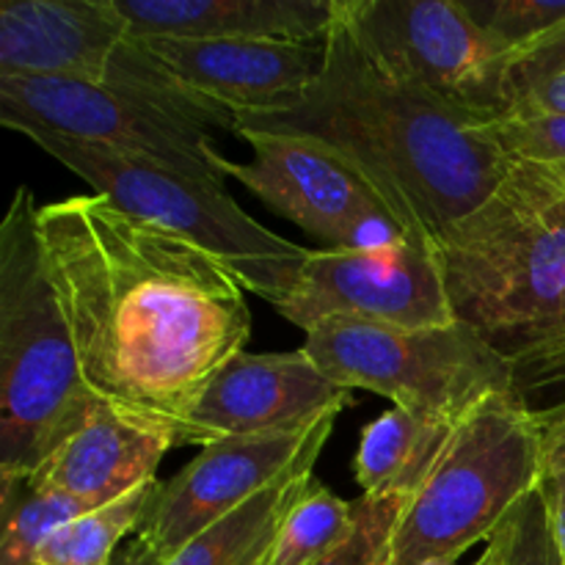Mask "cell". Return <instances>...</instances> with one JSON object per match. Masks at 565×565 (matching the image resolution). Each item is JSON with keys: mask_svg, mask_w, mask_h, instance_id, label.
<instances>
[{"mask_svg": "<svg viewBox=\"0 0 565 565\" xmlns=\"http://www.w3.org/2000/svg\"><path fill=\"white\" fill-rule=\"evenodd\" d=\"M47 268L94 401L188 447V417L252 340L241 281L99 193L39 207Z\"/></svg>", "mask_w": 565, "mask_h": 565, "instance_id": "1", "label": "cell"}, {"mask_svg": "<svg viewBox=\"0 0 565 565\" xmlns=\"http://www.w3.org/2000/svg\"><path fill=\"white\" fill-rule=\"evenodd\" d=\"M237 130L285 132L329 147L381 193L408 241L434 254L511 169L489 121L406 81L370 53L345 0H337L326 33L323 75L274 114L237 116Z\"/></svg>", "mask_w": 565, "mask_h": 565, "instance_id": "2", "label": "cell"}, {"mask_svg": "<svg viewBox=\"0 0 565 565\" xmlns=\"http://www.w3.org/2000/svg\"><path fill=\"white\" fill-rule=\"evenodd\" d=\"M97 406L50 276L39 207L17 185L0 224V486L31 478Z\"/></svg>", "mask_w": 565, "mask_h": 565, "instance_id": "3", "label": "cell"}, {"mask_svg": "<svg viewBox=\"0 0 565 565\" xmlns=\"http://www.w3.org/2000/svg\"><path fill=\"white\" fill-rule=\"evenodd\" d=\"M456 318L505 356L565 292V169L511 160L500 185L436 248Z\"/></svg>", "mask_w": 565, "mask_h": 565, "instance_id": "4", "label": "cell"}, {"mask_svg": "<svg viewBox=\"0 0 565 565\" xmlns=\"http://www.w3.org/2000/svg\"><path fill=\"white\" fill-rule=\"evenodd\" d=\"M546 428L513 392L480 403L458 423L425 483L408 500L392 565L461 561L489 544L533 491L544 467Z\"/></svg>", "mask_w": 565, "mask_h": 565, "instance_id": "5", "label": "cell"}, {"mask_svg": "<svg viewBox=\"0 0 565 565\" xmlns=\"http://www.w3.org/2000/svg\"><path fill=\"white\" fill-rule=\"evenodd\" d=\"M44 154L81 177L94 193L121 213L171 232L202 248L270 307H279L296 287L309 248L276 235L254 221L226 191V182H207L136 154L70 141L50 132L28 130Z\"/></svg>", "mask_w": 565, "mask_h": 565, "instance_id": "6", "label": "cell"}, {"mask_svg": "<svg viewBox=\"0 0 565 565\" xmlns=\"http://www.w3.org/2000/svg\"><path fill=\"white\" fill-rule=\"evenodd\" d=\"M303 351L342 390L375 392L447 425L486 397L513 392L511 359L463 320L434 329L323 320L307 331Z\"/></svg>", "mask_w": 565, "mask_h": 565, "instance_id": "7", "label": "cell"}, {"mask_svg": "<svg viewBox=\"0 0 565 565\" xmlns=\"http://www.w3.org/2000/svg\"><path fill=\"white\" fill-rule=\"evenodd\" d=\"M370 53L406 81L483 121L511 110L513 53L452 0H345Z\"/></svg>", "mask_w": 565, "mask_h": 565, "instance_id": "8", "label": "cell"}, {"mask_svg": "<svg viewBox=\"0 0 565 565\" xmlns=\"http://www.w3.org/2000/svg\"><path fill=\"white\" fill-rule=\"evenodd\" d=\"M235 136L252 147V160L235 163L218 154L215 171L241 182L326 248L392 252L412 243L381 193L320 141L263 130H237Z\"/></svg>", "mask_w": 565, "mask_h": 565, "instance_id": "9", "label": "cell"}, {"mask_svg": "<svg viewBox=\"0 0 565 565\" xmlns=\"http://www.w3.org/2000/svg\"><path fill=\"white\" fill-rule=\"evenodd\" d=\"M0 121L9 130L50 132L114 149L207 182L215 171L213 132L185 125L105 83L75 77H0Z\"/></svg>", "mask_w": 565, "mask_h": 565, "instance_id": "10", "label": "cell"}, {"mask_svg": "<svg viewBox=\"0 0 565 565\" xmlns=\"http://www.w3.org/2000/svg\"><path fill=\"white\" fill-rule=\"evenodd\" d=\"M340 414L342 408H334L307 428L202 447L185 469L160 483L136 535L169 563L196 535L274 483L292 475H312Z\"/></svg>", "mask_w": 565, "mask_h": 565, "instance_id": "11", "label": "cell"}, {"mask_svg": "<svg viewBox=\"0 0 565 565\" xmlns=\"http://www.w3.org/2000/svg\"><path fill=\"white\" fill-rule=\"evenodd\" d=\"M274 309L303 331L323 320L395 329H434L458 320L439 259L417 243L392 252H309L296 287Z\"/></svg>", "mask_w": 565, "mask_h": 565, "instance_id": "12", "label": "cell"}, {"mask_svg": "<svg viewBox=\"0 0 565 565\" xmlns=\"http://www.w3.org/2000/svg\"><path fill=\"white\" fill-rule=\"evenodd\" d=\"M353 403L307 351L241 353L232 359L188 417V445L210 447L241 436L307 428Z\"/></svg>", "mask_w": 565, "mask_h": 565, "instance_id": "13", "label": "cell"}, {"mask_svg": "<svg viewBox=\"0 0 565 565\" xmlns=\"http://www.w3.org/2000/svg\"><path fill=\"white\" fill-rule=\"evenodd\" d=\"M143 42L193 92L213 99L235 116L274 114L296 103L326 70V39L323 42L143 39Z\"/></svg>", "mask_w": 565, "mask_h": 565, "instance_id": "14", "label": "cell"}, {"mask_svg": "<svg viewBox=\"0 0 565 565\" xmlns=\"http://www.w3.org/2000/svg\"><path fill=\"white\" fill-rule=\"evenodd\" d=\"M127 36L114 0H6L0 6V77L105 83Z\"/></svg>", "mask_w": 565, "mask_h": 565, "instance_id": "15", "label": "cell"}, {"mask_svg": "<svg viewBox=\"0 0 565 565\" xmlns=\"http://www.w3.org/2000/svg\"><path fill=\"white\" fill-rule=\"evenodd\" d=\"M174 447L171 436L141 428L99 403L92 417L22 483L66 494L94 511L158 480L160 461Z\"/></svg>", "mask_w": 565, "mask_h": 565, "instance_id": "16", "label": "cell"}, {"mask_svg": "<svg viewBox=\"0 0 565 565\" xmlns=\"http://www.w3.org/2000/svg\"><path fill=\"white\" fill-rule=\"evenodd\" d=\"M136 39L323 42L337 0H114Z\"/></svg>", "mask_w": 565, "mask_h": 565, "instance_id": "17", "label": "cell"}, {"mask_svg": "<svg viewBox=\"0 0 565 565\" xmlns=\"http://www.w3.org/2000/svg\"><path fill=\"white\" fill-rule=\"evenodd\" d=\"M458 425L390 408L362 430L353 469L367 497H414Z\"/></svg>", "mask_w": 565, "mask_h": 565, "instance_id": "18", "label": "cell"}, {"mask_svg": "<svg viewBox=\"0 0 565 565\" xmlns=\"http://www.w3.org/2000/svg\"><path fill=\"white\" fill-rule=\"evenodd\" d=\"M315 475H292L182 546L166 565H265L281 522Z\"/></svg>", "mask_w": 565, "mask_h": 565, "instance_id": "19", "label": "cell"}, {"mask_svg": "<svg viewBox=\"0 0 565 565\" xmlns=\"http://www.w3.org/2000/svg\"><path fill=\"white\" fill-rule=\"evenodd\" d=\"M105 86L116 88V92L127 94V97L141 99V103L152 105V108L163 110V114L174 116V119L185 121V125L199 127V130H237L235 114H230L218 103L193 92L182 77H177L152 53V47L143 39L127 36L121 42V47L116 50L114 61L108 66Z\"/></svg>", "mask_w": 565, "mask_h": 565, "instance_id": "20", "label": "cell"}, {"mask_svg": "<svg viewBox=\"0 0 565 565\" xmlns=\"http://www.w3.org/2000/svg\"><path fill=\"white\" fill-rule=\"evenodd\" d=\"M158 491L160 480H149L121 500L72 519L50 535L36 565H110L125 535L138 533Z\"/></svg>", "mask_w": 565, "mask_h": 565, "instance_id": "21", "label": "cell"}, {"mask_svg": "<svg viewBox=\"0 0 565 565\" xmlns=\"http://www.w3.org/2000/svg\"><path fill=\"white\" fill-rule=\"evenodd\" d=\"M353 530V502L340 500L334 491L312 478L281 522L265 565H318L345 546Z\"/></svg>", "mask_w": 565, "mask_h": 565, "instance_id": "22", "label": "cell"}, {"mask_svg": "<svg viewBox=\"0 0 565 565\" xmlns=\"http://www.w3.org/2000/svg\"><path fill=\"white\" fill-rule=\"evenodd\" d=\"M83 513H88V508L66 494L39 491L28 483H6L0 565H36L50 535Z\"/></svg>", "mask_w": 565, "mask_h": 565, "instance_id": "23", "label": "cell"}, {"mask_svg": "<svg viewBox=\"0 0 565 565\" xmlns=\"http://www.w3.org/2000/svg\"><path fill=\"white\" fill-rule=\"evenodd\" d=\"M513 395L539 417L565 406V292L552 318L511 353Z\"/></svg>", "mask_w": 565, "mask_h": 565, "instance_id": "24", "label": "cell"}, {"mask_svg": "<svg viewBox=\"0 0 565 565\" xmlns=\"http://www.w3.org/2000/svg\"><path fill=\"white\" fill-rule=\"evenodd\" d=\"M516 114L565 116V22L513 58L508 116Z\"/></svg>", "mask_w": 565, "mask_h": 565, "instance_id": "25", "label": "cell"}, {"mask_svg": "<svg viewBox=\"0 0 565 565\" xmlns=\"http://www.w3.org/2000/svg\"><path fill=\"white\" fill-rule=\"evenodd\" d=\"M408 494L390 497H367L362 494L353 502L356 513V530L345 546L329 555L318 565H392V544H395V530L406 511Z\"/></svg>", "mask_w": 565, "mask_h": 565, "instance_id": "26", "label": "cell"}, {"mask_svg": "<svg viewBox=\"0 0 565 565\" xmlns=\"http://www.w3.org/2000/svg\"><path fill=\"white\" fill-rule=\"evenodd\" d=\"M463 6L516 55L565 22V0H463Z\"/></svg>", "mask_w": 565, "mask_h": 565, "instance_id": "27", "label": "cell"}, {"mask_svg": "<svg viewBox=\"0 0 565 565\" xmlns=\"http://www.w3.org/2000/svg\"><path fill=\"white\" fill-rule=\"evenodd\" d=\"M489 132L508 160H533L565 169V116H505L489 121Z\"/></svg>", "mask_w": 565, "mask_h": 565, "instance_id": "28", "label": "cell"}, {"mask_svg": "<svg viewBox=\"0 0 565 565\" xmlns=\"http://www.w3.org/2000/svg\"><path fill=\"white\" fill-rule=\"evenodd\" d=\"M505 565H555L550 519L541 491H533L500 530Z\"/></svg>", "mask_w": 565, "mask_h": 565, "instance_id": "29", "label": "cell"}, {"mask_svg": "<svg viewBox=\"0 0 565 565\" xmlns=\"http://www.w3.org/2000/svg\"><path fill=\"white\" fill-rule=\"evenodd\" d=\"M539 491L544 497L557 563L565 565V428H555V425L546 428L544 467H541Z\"/></svg>", "mask_w": 565, "mask_h": 565, "instance_id": "30", "label": "cell"}, {"mask_svg": "<svg viewBox=\"0 0 565 565\" xmlns=\"http://www.w3.org/2000/svg\"><path fill=\"white\" fill-rule=\"evenodd\" d=\"M110 565H166V561L147 544V541L132 535V541H127V544L116 552Z\"/></svg>", "mask_w": 565, "mask_h": 565, "instance_id": "31", "label": "cell"}, {"mask_svg": "<svg viewBox=\"0 0 565 565\" xmlns=\"http://www.w3.org/2000/svg\"><path fill=\"white\" fill-rule=\"evenodd\" d=\"M472 565H505V546H502L500 533H497L494 539H491L489 544H486L483 555H480Z\"/></svg>", "mask_w": 565, "mask_h": 565, "instance_id": "32", "label": "cell"}, {"mask_svg": "<svg viewBox=\"0 0 565 565\" xmlns=\"http://www.w3.org/2000/svg\"><path fill=\"white\" fill-rule=\"evenodd\" d=\"M541 423H544L546 428H550V425H555V428H565V406L555 408V412H550V414H544V417H541Z\"/></svg>", "mask_w": 565, "mask_h": 565, "instance_id": "33", "label": "cell"}, {"mask_svg": "<svg viewBox=\"0 0 565 565\" xmlns=\"http://www.w3.org/2000/svg\"><path fill=\"white\" fill-rule=\"evenodd\" d=\"M423 565H461V563H458V561H428Z\"/></svg>", "mask_w": 565, "mask_h": 565, "instance_id": "34", "label": "cell"}, {"mask_svg": "<svg viewBox=\"0 0 565 565\" xmlns=\"http://www.w3.org/2000/svg\"><path fill=\"white\" fill-rule=\"evenodd\" d=\"M555 555H557V552H555ZM555 565H561V563H557V557H555Z\"/></svg>", "mask_w": 565, "mask_h": 565, "instance_id": "35", "label": "cell"}]
</instances>
